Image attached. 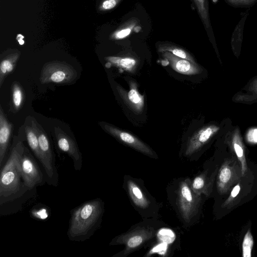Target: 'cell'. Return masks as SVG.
I'll return each instance as SVG.
<instances>
[{"label": "cell", "instance_id": "cell-9", "mask_svg": "<svg viewBox=\"0 0 257 257\" xmlns=\"http://www.w3.org/2000/svg\"><path fill=\"white\" fill-rule=\"evenodd\" d=\"M99 124L105 132L123 144L151 158H158L151 148L133 135L104 122H100Z\"/></svg>", "mask_w": 257, "mask_h": 257}, {"label": "cell", "instance_id": "cell-22", "mask_svg": "<svg viewBox=\"0 0 257 257\" xmlns=\"http://www.w3.org/2000/svg\"><path fill=\"white\" fill-rule=\"evenodd\" d=\"M105 59L113 66L130 72L134 71L136 65V61L132 58L109 56Z\"/></svg>", "mask_w": 257, "mask_h": 257}, {"label": "cell", "instance_id": "cell-19", "mask_svg": "<svg viewBox=\"0 0 257 257\" xmlns=\"http://www.w3.org/2000/svg\"><path fill=\"white\" fill-rule=\"evenodd\" d=\"M10 109L14 113L18 112L23 106L25 100V93L21 85L14 81L11 88Z\"/></svg>", "mask_w": 257, "mask_h": 257}, {"label": "cell", "instance_id": "cell-10", "mask_svg": "<svg viewBox=\"0 0 257 257\" xmlns=\"http://www.w3.org/2000/svg\"><path fill=\"white\" fill-rule=\"evenodd\" d=\"M54 134L58 149L71 158L76 171H80L82 156L75 140L59 127H54Z\"/></svg>", "mask_w": 257, "mask_h": 257}, {"label": "cell", "instance_id": "cell-8", "mask_svg": "<svg viewBox=\"0 0 257 257\" xmlns=\"http://www.w3.org/2000/svg\"><path fill=\"white\" fill-rule=\"evenodd\" d=\"M21 166L26 184L30 189H37L45 183L44 173L26 146L21 156Z\"/></svg>", "mask_w": 257, "mask_h": 257}, {"label": "cell", "instance_id": "cell-27", "mask_svg": "<svg viewBox=\"0 0 257 257\" xmlns=\"http://www.w3.org/2000/svg\"><path fill=\"white\" fill-rule=\"evenodd\" d=\"M131 32V28L130 27H124L123 29L117 32L114 35L115 39H119L127 36Z\"/></svg>", "mask_w": 257, "mask_h": 257}, {"label": "cell", "instance_id": "cell-4", "mask_svg": "<svg viewBox=\"0 0 257 257\" xmlns=\"http://www.w3.org/2000/svg\"><path fill=\"white\" fill-rule=\"evenodd\" d=\"M166 224L158 219H143L133 225L126 232L114 237L109 245H121L123 249L112 257H126L153 241L159 230Z\"/></svg>", "mask_w": 257, "mask_h": 257}, {"label": "cell", "instance_id": "cell-23", "mask_svg": "<svg viewBox=\"0 0 257 257\" xmlns=\"http://www.w3.org/2000/svg\"><path fill=\"white\" fill-rule=\"evenodd\" d=\"M158 49L160 52H170L177 57L186 59L193 63H195L193 57L188 52L175 45L170 44H163L159 45Z\"/></svg>", "mask_w": 257, "mask_h": 257}, {"label": "cell", "instance_id": "cell-13", "mask_svg": "<svg viewBox=\"0 0 257 257\" xmlns=\"http://www.w3.org/2000/svg\"><path fill=\"white\" fill-rule=\"evenodd\" d=\"M137 84L135 82L130 81V89L125 91L119 86L116 87L117 92L124 102L135 112L139 113L142 111L144 105V96L138 91Z\"/></svg>", "mask_w": 257, "mask_h": 257}, {"label": "cell", "instance_id": "cell-21", "mask_svg": "<svg viewBox=\"0 0 257 257\" xmlns=\"http://www.w3.org/2000/svg\"><path fill=\"white\" fill-rule=\"evenodd\" d=\"M234 151L241 165V173L244 175L247 170L244 147L238 131L234 133L232 141Z\"/></svg>", "mask_w": 257, "mask_h": 257}, {"label": "cell", "instance_id": "cell-29", "mask_svg": "<svg viewBox=\"0 0 257 257\" xmlns=\"http://www.w3.org/2000/svg\"><path fill=\"white\" fill-rule=\"evenodd\" d=\"M120 0H105L102 5V7L104 10H110L114 8L118 2Z\"/></svg>", "mask_w": 257, "mask_h": 257}, {"label": "cell", "instance_id": "cell-30", "mask_svg": "<svg viewBox=\"0 0 257 257\" xmlns=\"http://www.w3.org/2000/svg\"><path fill=\"white\" fill-rule=\"evenodd\" d=\"M18 41H19L20 44L21 45L23 44L24 43V41L22 40V39H19Z\"/></svg>", "mask_w": 257, "mask_h": 257}, {"label": "cell", "instance_id": "cell-12", "mask_svg": "<svg viewBox=\"0 0 257 257\" xmlns=\"http://www.w3.org/2000/svg\"><path fill=\"white\" fill-rule=\"evenodd\" d=\"M13 124L8 119L0 105V167L3 166L7 155Z\"/></svg>", "mask_w": 257, "mask_h": 257}, {"label": "cell", "instance_id": "cell-16", "mask_svg": "<svg viewBox=\"0 0 257 257\" xmlns=\"http://www.w3.org/2000/svg\"><path fill=\"white\" fill-rule=\"evenodd\" d=\"M214 173H209L208 169L204 170L191 179V186L197 194L208 196L212 192Z\"/></svg>", "mask_w": 257, "mask_h": 257}, {"label": "cell", "instance_id": "cell-28", "mask_svg": "<svg viewBox=\"0 0 257 257\" xmlns=\"http://www.w3.org/2000/svg\"><path fill=\"white\" fill-rule=\"evenodd\" d=\"M247 139L250 143H257V128L249 130L247 134Z\"/></svg>", "mask_w": 257, "mask_h": 257}, {"label": "cell", "instance_id": "cell-25", "mask_svg": "<svg viewBox=\"0 0 257 257\" xmlns=\"http://www.w3.org/2000/svg\"><path fill=\"white\" fill-rule=\"evenodd\" d=\"M225 3L235 8H249L254 5L257 0H224Z\"/></svg>", "mask_w": 257, "mask_h": 257}, {"label": "cell", "instance_id": "cell-17", "mask_svg": "<svg viewBox=\"0 0 257 257\" xmlns=\"http://www.w3.org/2000/svg\"><path fill=\"white\" fill-rule=\"evenodd\" d=\"M24 131L28 144L35 157L39 161L40 153L37 131V120L33 117L29 116L26 117L24 124Z\"/></svg>", "mask_w": 257, "mask_h": 257}, {"label": "cell", "instance_id": "cell-26", "mask_svg": "<svg viewBox=\"0 0 257 257\" xmlns=\"http://www.w3.org/2000/svg\"><path fill=\"white\" fill-rule=\"evenodd\" d=\"M240 190V186L239 184L235 185L233 189H232L230 196L226 200L225 204L227 205L231 202L233 201V200L238 195Z\"/></svg>", "mask_w": 257, "mask_h": 257}, {"label": "cell", "instance_id": "cell-5", "mask_svg": "<svg viewBox=\"0 0 257 257\" xmlns=\"http://www.w3.org/2000/svg\"><path fill=\"white\" fill-rule=\"evenodd\" d=\"M122 187L132 205L143 219L159 218L161 205L148 191L143 180L125 175L123 178Z\"/></svg>", "mask_w": 257, "mask_h": 257}, {"label": "cell", "instance_id": "cell-20", "mask_svg": "<svg viewBox=\"0 0 257 257\" xmlns=\"http://www.w3.org/2000/svg\"><path fill=\"white\" fill-rule=\"evenodd\" d=\"M20 54L14 53L1 59L0 63V87H2L7 77L14 70Z\"/></svg>", "mask_w": 257, "mask_h": 257}, {"label": "cell", "instance_id": "cell-14", "mask_svg": "<svg viewBox=\"0 0 257 257\" xmlns=\"http://www.w3.org/2000/svg\"><path fill=\"white\" fill-rule=\"evenodd\" d=\"M162 56L167 60L176 71L185 75L197 74L201 71L196 63L177 57L168 51L163 52Z\"/></svg>", "mask_w": 257, "mask_h": 257}, {"label": "cell", "instance_id": "cell-11", "mask_svg": "<svg viewBox=\"0 0 257 257\" xmlns=\"http://www.w3.org/2000/svg\"><path fill=\"white\" fill-rule=\"evenodd\" d=\"M217 126L211 125L200 129L187 141L182 156L190 161L194 160L197 154L209 139L218 131Z\"/></svg>", "mask_w": 257, "mask_h": 257}, {"label": "cell", "instance_id": "cell-1", "mask_svg": "<svg viewBox=\"0 0 257 257\" xmlns=\"http://www.w3.org/2000/svg\"><path fill=\"white\" fill-rule=\"evenodd\" d=\"M25 147L23 140L14 137L9 157L1 168V216L17 213L36 195L37 189L26 185L22 173L21 158Z\"/></svg>", "mask_w": 257, "mask_h": 257}, {"label": "cell", "instance_id": "cell-3", "mask_svg": "<svg viewBox=\"0 0 257 257\" xmlns=\"http://www.w3.org/2000/svg\"><path fill=\"white\" fill-rule=\"evenodd\" d=\"M104 213V202L100 198L82 203L70 211L67 232L69 239L82 242L100 228Z\"/></svg>", "mask_w": 257, "mask_h": 257}, {"label": "cell", "instance_id": "cell-18", "mask_svg": "<svg viewBox=\"0 0 257 257\" xmlns=\"http://www.w3.org/2000/svg\"><path fill=\"white\" fill-rule=\"evenodd\" d=\"M209 38L214 41L209 13V0H192Z\"/></svg>", "mask_w": 257, "mask_h": 257}, {"label": "cell", "instance_id": "cell-15", "mask_svg": "<svg viewBox=\"0 0 257 257\" xmlns=\"http://www.w3.org/2000/svg\"><path fill=\"white\" fill-rule=\"evenodd\" d=\"M237 178L235 168L227 162L221 166L217 176L216 186L221 194L226 193Z\"/></svg>", "mask_w": 257, "mask_h": 257}, {"label": "cell", "instance_id": "cell-6", "mask_svg": "<svg viewBox=\"0 0 257 257\" xmlns=\"http://www.w3.org/2000/svg\"><path fill=\"white\" fill-rule=\"evenodd\" d=\"M37 131L40 153L39 162L44 171L46 182L49 185L57 187L59 176L55 154L48 135L37 121Z\"/></svg>", "mask_w": 257, "mask_h": 257}, {"label": "cell", "instance_id": "cell-7", "mask_svg": "<svg viewBox=\"0 0 257 257\" xmlns=\"http://www.w3.org/2000/svg\"><path fill=\"white\" fill-rule=\"evenodd\" d=\"M78 73L75 69L65 62L51 61L45 63L41 70L42 84H69L74 82Z\"/></svg>", "mask_w": 257, "mask_h": 257}, {"label": "cell", "instance_id": "cell-2", "mask_svg": "<svg viewBox=\"0 0 257 257\" xmlns=\"http://www.w3.org/2000/svg\"><path fill=\"white\" fill-rule=\"evenodd\" d=\"M168 201L183 226L189 228L198 221L202 204V195L191 186V179L180 177L172 181L166 189Z\"/></svg>", "mask_w": 257, "mask_h": 257}, {"label": "cell", "instance_id": "cell-24", "mask_svg": "<svg viewBox=\"0 0 257 257\" xmlns=\"http://www.w3.org/2000/svg\"><path fill=\"white\" fill-rule=\"evenodd\" d=\"M253 246V239L249 229L245 233L242 243V256L251 257Z\"/></svg>", "mask_w": 257, "mask_h": 257}]
</instances>
